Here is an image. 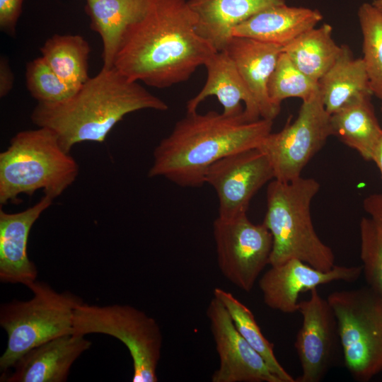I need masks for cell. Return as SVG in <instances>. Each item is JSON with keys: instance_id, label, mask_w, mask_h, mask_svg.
Here are the masks:
<instances>
[{"instance_id": "obj_1", "label": "cell", "mask_w": 382, "mask_h": 382, "mask_svg": "<svg viewBox=\"0 0 382 382\" xmlns=\"http://www.w3.org/2000/svg\"><path fill=\"white\" fill-rule=\"evenodd\" d=\"M196 23L188 0H152L125 33L113 66L157 88L187 81L216 52L197 33Z\"/></svg>"}, {"instance_id": "obj_2", "label": "cell", "mask_w": 382, "mask_h": 382, "mask_svg": "<svg viewBox=\"0 0 382 382\" xmlns=\"http://www.w3.org/2000/svg\"><path fill=\"white\" fill-rule=\"evenodd\" d=\"M273 120L248 122L211 110L187 112L154 151L148 175L163 177L183 187L204 183L209 167L227 155L257 148L272 132Z\"/></svg>"}, {"instance_id": "obj_3", "label": "cell", "mask_w": 382, "mask_h": 382, "mask_svg": "<svg viewBox=\"0 0 382 382\" xmlns=\"http://www.w3.org/2000/svg\"><path fill=\"white\" fill-rule=\"evenodd\" d=\"M145 109L166 111L168 106L113 66L102 68L65 100L37 103L30 119L37 127L53 130L69 153L81 142H103L126 115Z\"/></svg>"}, {"instance_id": "obj_4", "label": "cell", "mask_w": 382, "mask_h": 382, "mask_svg": "<svg viewBox=\"0 0 382 382\" xmlns=\"http://www.w3.org/2000/svg\"><path fill=\"white\" fill-rule=\"evenodd\" d=\"M21 131L0 154V204L16 203L38 190L54 199L76 180L79 165L47 127Z\"/></svg>"}, {"instance_id": "obj_5", "label": "cell", "mask_w": 382, "mask_h": 382, "mask_svg": "<svg viewBox=\"0 0 382 382\" xmlns=\"http://www.w3.org/2000/svg\"><path fill=\"white\" fill-rule=\"evenodd\" d=\"M319 189L316 179L301 176L289 182L273 179L269 183L262 223L273 239L271 266L291 259L323 271L335 265L332 249L320 240L312 221L311 202Z\"/></svg>"}, {"instance_id": "obj_6", "label": "cell", "mask_w": 382, "mask_h": 382, "mask_svg": "<svg viewBox=\"0 0 382 382\" xmlns=\"http://www.w3.org/2000/svg\"><path fill=\"white\" fill-rule=\"evenodd\" d=\"M27 286L33 293L31 299H14L0 308V325L8 335L6 349L0 357L3 373L31 349L73 334L75 308L83 303L78 296L59 293L42 282L35 280Z\"/></svg>"}, {"instance_id": "obj_7", "label": "cell", "mask_w": 382, "mask_h": 382, "mask_svg": "<svg viewBox=\"0 0 382 382\" xmlns=\"http://www.w3.org/2000/svg\"><path fill=\"white\" fill-rule=\"evenodd\" d=\"M327 299L347 370L356 381H370L382 371V294L367 286L336 291Z\"/></svg>"}, {"instance_id": "obj_8", "label": "cell", "mask_w": 382, "mask_h": 382, "mask_svg": "<svg viewBox=\"0 0 382 382\" xmlns=\"http://www.w3.org/2000/svg\"><path fill=\"white\" fill-rule=\"evenodd\" d=\"M74 334L100 333L120 340L133 362L132 382H157L163 335L156 320L129 305L84 303L74 311Z\"/></svg>"}, {"instance_id": "obj_9", "label": "cell", "mask_w": 382, "mask_h": 382, "mask_svg": "<svg viewBox=\"0 0 382 382\" xmlns=\"http://www.w3.org/2000/svg\"><path fill=\"white\" fill-rule=\"evenodd\" d=\"M330 136V115L318 91L302 102L294 122L288 121L280 131L270 132L258 148L270 161L274 179L289 182L301 177L303 169Z\"/></svg>"}, {"instance_id": "obj_10", "label": "cell", "mask_w": 382, "mask_h": 382, "mask_svg": "<svg viewBox=\"0 0 382 382\" xmlns=\"http://www.w3.org/2000/svg\"><path fill=\"white\" fill-rule=\"evenodd\" d=\"M216 260L221 274L240 289L250 292L270 264L272 236L262 223L255 224L247 214L213 222Z\"/></svg>"}, {"instance_id": "obj_11", "label": "cell", "mask_w": 382, "mask_h": 382, "mask_svg": "<svg viewBox=\"0 0 382 382\" xmlns=\"http://www.w3.org/2000/svg\"><path fill=\"white\" fill-rule=\"evenodd\" d=\"M274 179L267 156L257 147L218 160L207 169L204 183L212 186L219 200L218 216L233 218L247 214L250 200Z\"/></svg>"}, {"instance_id": "obj_12", "label": "cell", "mask_w": 382, "mask_h": 382, "mask_svg": "<svg viewBox=\"0 0 382 382\" xmlns=\"http://www.w3.org/2000/svg\"><path fill=\"white\" fill-rule=\"evenodd\" d=\"M302 316L294 347L301 365V375L296 382H319L332 364L340 344L335 314L328 299L316 288L308 300L299 302Z\"/></svg>"}, {"instance_id": "obj_13", "label": "cell", "mask_w": 382, "mask_h": 382, "mask_svg": "<svg viewBox=\"0 0 382 382\" xmlns=\"http://www.w3.org/2000/svg\"><path fill=\"white\" fill-rule=\"evenodd\" d=\"M207 316L219 357L212 382H282L241 336L225 306L214 296L207 306Z\"/></svg>"}, {"instance_id": "obj_14", "label": "cell", "mask_w": 382, "mask_h": 382, "mask_svg": "<svg viewBox=\"0 0 382 382\" xmlns=\"http://www.w3.org/2000/svg\"><path fill=\"white\" fill-rule=\"evenodd\" d=\"M361 273V266L335 265L328 271H323L301 260L291 259L280 265L271 266L260 279L259 287L263 301L269 308L293 313L298 311L301 293L335 281L352 282Z\"/></svg>"}, {"instance_id": "obj_15", "label": "cell", "mask_w": 382, "mask_h": 382, "mask_svg": "<svg viewBox=\"0 0 382 382\" xmlns=\"http://www.w3.org/2000/svg\"><path fill=\"white\" fill-rule=\"evenodd\" d=\"M45 195L33 206L19 212L0 209V280L4 283L28 286L37 277L35 265L28 255L30 229L42 213L52 203Z\"/></svg>"}, {"instance_id": "obj_16", "label": "cell", "mask_w": 382, "mask_h": 382, "mask_svg": "<svg viewBox=\"0 0 382 382\" xmlns=\"http://www.w3.org/2000/svg\"><path fill=\"white\" fill-rule=\"evenodd\" d=\"M91 346L84 335L69 334L50 340L25 353L14 364L10 375L3 373L1 381L64 382L76 359Z\"/></svg>"}, {"instance_id": "obj_17", "label": "cell", "mask_w": 382, "mask_h": 382, "mask_svg": "<svg viewBox=\"0 0 382 382\" xmlns=\"http://www.w3.org/2000/svg\"><path fill=\"white\" fill-rule=\"evenodd\" d=\"M204 66L207 80L197 95L187 101V112L197 111L202 102L214 96L223 107L222 113L227 116L243 114L248 122L261 119L253 95L226 51L216 52Z\"/></svg>"}, {"instance_id": "obj_18", "label": "cell", "mask_w": 382, "mask_h": 382, "mask_svg": "<svg viewBox=\"0 0 382 382\" xmlns=\"http://www.w3.org/2000/svg\"><path fill=\"white\" fill-rule=\"evenodd\" d=\"M282 47L256 40L233 36L226 49L253 95L262 119L273 120L281 108L268 95L267 85Z\"/></svg>"}, {"instance_id": "obj_19", "label": "cell", "mask_w": 382, "mask_h": 382, "mask_svg": "<svg viewBox=\"0 0 382 382\" xmlns=\"http://www.w3.org/2000/svg\"><path fill=\"white\" fill-rule=\"evenodd\" d=\"M322 13L315 8L274 6L252 16L232 30V37H244L282 47L303 33L317 26Z\"/></svg>"}, {"instance_id": "obj_20", "label": "cell", "mask_w": 382, "mask_h": 382, "mask_svg": "<svg viewBox=\"0 0 382 382\" xmlns=\"http://www.w3.org/2000/svg\"><path fill=\"white\" fill-rule=\"evenodd\" d=\"M197 33L216 52L224 51L232 30L255 13L286 0H188Z\"/></svg>"}, {"instance_id": "obj_21", "label": "cell", "mask_w": 382, "mask_h": 382, "mask_svg": "<svg viewBox=\"0 0 382 382\" xmlns=\"http://www.w3.org/2000/svg\"><path fill=\"white\" fill-rule=\"evenodd\" d=\"M152 0H86L91 28L103 42V69L113 67L122 37L146 13Z\"/></svg>"}, {"instance_id": "obj_22", "label": "cell", "mask_w": 382, "mask_h": 382, "mask_svg": "<svg viewBox=\"0 0 382 382\" xmlns=\"http://www.w3.org/2000/svg\"><path fill=\"white\" fill-rule=\"evenodd\" d=\"M319 93L327 112L332 115L359 97L373 95L362 58L342 45L337 59L318 81Z\"/></svg>"}, {"instance_id": "obj_23", "label": "cell", "mask_w": 382, "mask_h": 382, "mask_svg": "<svg viewBox=\"0 0 382 382\" xmlns=\"http://www.w3.org/2000/svg\"><path fill=\"white\" fill-rule=\"evenodd\" d=\"M371 96H361L330 115L332 135L366 161H371L373 149L382 132Z\"/></svg>"}, {"instance_id": "obj_24", "label": "cell", "mask_w": 382, "mask_h": 382, "mask_svg": "<svg viewBox=\"0 0 382 382\" xmlns=\"http://www.w3.org/2000/svg\"><path fill=\"white\" fill-rule=\"evenodd\" d=\"M342 49L332 37V28L323 23L314 27L282 47L293 63L316 82L332 66Z\"/></svg>"}, {"instance_id": "obj_25", "label": "cell", "mask_w": 382, "mask_h": 382, "mask_svg": "<svg viewBox=\"0 0 382 382\" xmlns=\"http://www.w3.org/2000/svg\"><path fill=\"white\" fill-rule=\"evenodd\" d=\"M42 58L71 87L78 89L89 79V43L79 35L55 34L40 47Z\"/></svg>"}, {"instance_id": "obj_26", "label": "cell", "mask_w": 382, "mask_h": 382, "mask_svg": "<svg viewBox=\"0 0 382 382\" xmlns=\"http://www.w3.org/2000/svg\"><path fill=\"white\" fill-rule=\"evenodd\" d=\"M213 294L225 306L241 336L263 358L271 371L282 382H296L277 360L274 353V345L262 334L252 311L224 289L215 288Z\"/></svg>"}, {"instance_id": "obj_27", "label": "cell", "mask_w": 382, "mask_h": 382, "mask_svg": "<svg viewBox=\"0 0 382 382\" xmlns=\"http://www.w3.org/2000/svg\"><path fill=\"white\" fill-rule=\"evenodd\" d=\"M362 35V60L371 93L382 100V14L371 3H363L357 12Z\"/></svg>"}, {"instance_id": "obj_28", "label": "cell", "mask_w": 382, "mask_h": 382, "mask_svg": "<svg viewBox=\"0 0 382 382\" xmlns=\"http://www.w3.org/2000/svg\"><path fill=\"white\" fill-rule=\"evenodd\" d=\"M267 91L271 102L281 108L283 100L298 98L307 101L319 91L318 83L303 73L282 52L270 78Z\"/></svg>"}, {"instance_id": "obj_29", "label": "cell", "mask_w": 382, "mask_h": 382, "mask_svg": "<svg viewBox=\"0 0 382 382\" xmlns=\"http://www.w3.org/2000/svg\"><path fill=\"white\" fill-rule=\"evenodd\" d=\"M28 91L37 103H55L71 97L77 89L66 84L42 57L29 62L25 68Z\"/></svg>"}, {"instance_id": "obj_30", "label": "cell", "mask_w": 382, "mask_h": 382, "mask_svg": "<svg viewBox=\"0 0 382 382\" xmlns=\"http://www.w3.org/2000/svg\"><path fill=\"white\" fill-rule=\"evenodd\" d=\"M362 272L369 286L382 294V231L371 218L359 224Z\"/></svg>"}, {"instance_id": "obj_31", "label": "cell", "mask_w": 382, "mask_h": 382, "mask_svg": "<svg viewBox=\"0 0 382 382\" xmlns=\"http://www.w3.org/2000/svg\"><path fill=\"white\" fill-rule=\"evenodd\" d=\"M23 3V0H0V28L10 36H15Z\"/></svg>"}, {"instance_id": "obj_32", "label": "cell", "mask_w": 382, "mask_h": 382, "mask_svg": "<svg viewBox=\"0 0 382 382\" xmlns=\"http://www.w3.org/2000/svg\"><path fill=\"white\" fill-rule=\"evenodd\" d=\"M363 207L382 231V193L367 196L363 201Z\"/></svg>"}, {"instance_id": "obj_33", "label": "cell", "mask_w": 382, "mask_h": 382, "mask_svg": "<svg viewBox=\"0 0 382 382\" xmlns=\"http://www.w3.org/2000/svg\"><path fill=\"white\" fill-rule=\"evenodd\" d=\"M14 84V75L8 59L1 57L0 59V97L4 98L12 90Z\"/></svg>"}, {"instance_id": "obj_34", "label": "cell", "mask_w": 382, "mask_h": 382, "mask_svg": "<svg viewBox=\"0 0 382 382\" xmlns=\"http://www.w3.org/2000/svg\"><path fill=\"white\" fill-rule=\"evenodd\" d=\"M371 161L377 166L382 180V132L373 149Z\"/></svg>"}, {"instance_id": "obj_35", "label": "cell", "mask_w": 382, "mask_h": 382, "mask_svg": "<svg viewBox=\"0 0 382 382\" xmlns=\"http://www.w3.org/2000/svg\"><path fill=\"white\" fill-rule=\"evenodd\" d=\"M371 4L382 14V0H374Z\"/></svg>"}, {"instance_id": "obj_36", "label": "cell", "mask_w": 382, "mask_h": 382, "mask_svg": "<svg viewBox=\"0 0 382 382\" xmlns=\"http://www.w3.org/2000/svg\"><path fill=\"white\" fill-rule=\"evenodd\" d=\"M381 113H382V105H381Z\"/></svg>"}]
</instances>
